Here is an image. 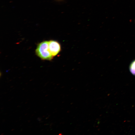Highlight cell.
<instances>
[{"label": "cell", "mask_w": 135, "mask_h": 135, "mask_svg": "<svg viewBox=\"0 0 135 135\" xmlns=\"http://www.w3.org/2000/svg\"><path fill=\"white\" fill-rule=\"evenodd\" d=\"M36 54L41 59L50 60L53 56L50 53L48 48V41H45L39 43L36 50Z\"/></svg>", "instance_id": "1"}, {"label": "cell", "mask_w": 135, "mask_h": 135, "mask_svg": "<svg viewBox=\"0 0 135 135\" xmlns=\"http://www.w3.org/2000/svg\"><path fill=\"white\" fill-rule=\"evenodd\" d=\"M49 51L52 56H56L60 52L61 49L60 44L57 41L51 40L48 41Z\"/></svg>", "instance_id": "2"}, {"label": "cell", "mask_w": 135, "mask_h": 135, "mask_svg": "<svg viewBox=\"0 0 135 135\" xmlns=\"http://www.w3.org/2000/svg\"><path fill=\"white\" fill-rule=\"evenodd\" d=\"M129 69L130 72L133 75L135 76V60L130 64Z\"/></svg>", "instance_id": "3"}, {"label": "cell", "mask_w": 135, "mask_h": 135, "mask_svg": "<svg viewBox=\"0 0 135 135\" xmlns=\"http://www.w3.org/2000/svg\"></svg>", "instance_id": "4"}]
</instances>
